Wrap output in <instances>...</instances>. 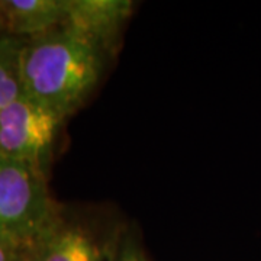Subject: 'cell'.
Wrapping results in <instances>:
<instances>
[{
  "mask_svg": "<svg viewBox=\"0 0 261 261\" xmlns=\"http://www.w3.org/2000/svg\"><path fill=\"white\" fill-rule=\"evenodd\" d=\"M105 61V51L68 27L23 39L19 58L22 93L65 119L93 93Z\"/></svg>",
  "mask_w": 261,
  "mask_h": 261,
  "instance_id": "cell-1",
  "label": "cell"
},
{
  "mask_svg": "<svg viewBox=\"0 0 261 261\" xmlns=\"http://www.w3.org/2000/svg\"><path fill=\"white\" fill-rule=\"evenodd\" d=\"M68 0H0L3 35L31 39L63 27Z\"/></svg>",
  "mask_w": 261,
  "mask_h": 261,
  "instance_id": "cell-5",
  "label": "cell"
},
{
  "mask_svg": "<svg viewBox=\"0 0 261 261\" xmlns=\"http://www.w3.org/2000/svg\"><path fill=\"white\" fill-rule=\"evenodd\" d=\"M132 10L130 0H68L63 27L79 32L108 54L116 47Z\"/></svg>",
  "mask_w": 261,
  "mask_h": 261,
  "instance_id": "cell-4",
  "label": "cell"
},
{
  "mask_svg": "<svg viewBox=\"0 0 261 261\" xmlns=\"http://www.w3.org/2000/svg\"><path fill=\"white\" fill-rule=\"evenodd\" d=\"M109 251L86 226L58 221L31 254V261H108Z\"/></svg>",
  "mask_w": 261,
  "mask_h": 261,
  "instance_id": "cell-6",
  "label": "cell"
},
{
  "mask_svg": "<svg viewBox=\"0 0 261 261\" xmlns=\"http://www.w3.org/2000/svg\"><path fill=\"white\" fill-rule=\"evenodd\" d=\"M23 39L3 35L0 39V113L3 112L19 94V58Z\"/></svg>",
  "mask_w": 261,
  "mask_h": 261,
  "instance_id": "cell-7",
  "label": "cell"
},
{
  "mask_svg": "<svg viewBox=\"0 0 261 261\" xmlns=\"http://www.w3.org/2000/svg\"><path fill=\"white\" fill-rule=\"evenodd\" d=\"M2 37H3V31H2V27H0V39H2Z\"/></svg>",
  "mask_w": 261,
  "mask_h": 261,
  "instance_id": "cell-10",
  "label": "cell"
},
{
  "mask_svg": "<svg viewBox=\"0 0 261 261\" xmlns=\"http://www.w3.org/2000/svg\"><path fill=\"white\" fill-rule=\"evenodd\" d=\"M31 254L28 250L0 238V261H31Z\"/></svg>",
  "mask_w": 261,
  "mask_h": 261,
  "instance_id": "cell-9",
  "label": "cell"
},
{
  "mask_svg": "<svg viewBox=\"0 0 261 261\" xmlns=\"http://www.w3.org/2000/svg\"><path fill=\"white\" fill-rule=\"evenodd\" d=\"M58 221L47 174L0 160V238L32 252Z\"/></svg>",
  "mask_w": 261,
  "mask_h": 261,
  "instance_id": "cell-2",
  "label": "cell"
},
{
  "mask_svg": "<svg viewBox=\"0 0 261 261\" xmlns=\"http://www.w3.org/2000/svg\"><path fill=\"white\" fill-rule=\"evenodd\" d=\"M108 261H149L140 243L130 235L125 233L113 244Z\"/></svg>",
  "mask_w": 261,
  "mask_h": 261,
  "instance_id": "cell-8",
  "label": "cell"
},
{
  "mask_svg": "<svg viewBox=\"0 0 261 261\" xmlns=\"http://www.w3.org/2000/svg\"><path fill=\"white\" fill-rule=\"evenodd\" d=\"M64 121L49 108L20 93L0 113V160L23 163L47 174Z\"/></svg>",
  "mask_w": 261,
  "mask_h": 261,
  "instance_id": "cell-3",
  "label": "cell"
}]
</instances>
